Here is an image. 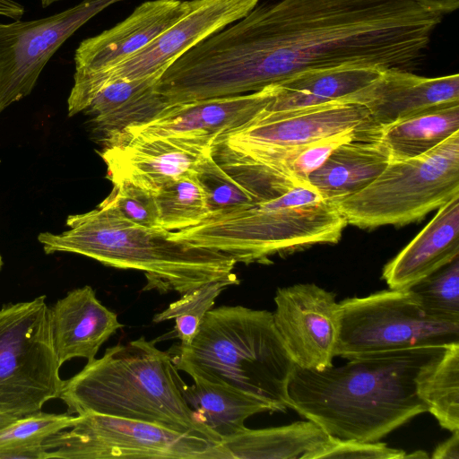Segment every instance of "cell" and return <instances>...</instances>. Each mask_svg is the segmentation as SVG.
Segmentation results:
<instances>
[{
  "mask_svg": "<svg viewBox=\"0 0 459 459\" xmlns=\"http://www.w3.org/2000/svg\"><path fill=\"white\" fill-rule=\"evenodd\" d=\"M441 20L414 0L264 3L182 55L159 89L175 105L254 92L343 65L411 71Z\"/></svg>",
  "mask_w": 459,
  "mask_h": 459,
  "instance_id": "obj_1",
  "label": "cell"
},
{
  "mask_svg": "<svg viewBox=\"0 0 459 459\" xmlns=\"http://www.w3.org/2000/svg\"><path fill=\"white\" fill-rule=\"evenodd\" d=\"M447 346L364 355L319 371L296 367L289 385L290 408L332 437L379 441L428 411L419 379Z\"/></svg>",
  "mask_w": 459,
  "mask_h": 459,
  "instance_id": "obj_2",
  "label": "cell"
},
{
  "mask_svg": "<svg viewBox=\"0 0 459 459\" xmlns=\"http://www.w3.org/2000/svg\"><path fill=\"white\" fill-rule=\"evenodd\" d=\"M69 230L38 236L47 255L67 252L92 258L105 265L144 273V290L180 295L202 285L238 280L230 255L170 238L169 231L132 222L116 209L98 208L67 217Z\"/></svg>",
  "mask_w": 459,
  "mask_h": 459,
  "instance_id": "obj_3",
  "label": "cell"
},
{
  "mask_svg": "<svg viewBox=\"0 0 459 459\" xmlns=\"http://www.w3.org/2000/svg\"><path fill=\"white\" fill-rule=\"evenodd\" d=\"M185 385L170 353L142 336L87 361L64 380L59 399L69 414L91 411L143 420L220 444L195 420L184 397Z\"/></svg>",
  "mask_w": 459,
  "mask_h": 459,
  "instance_id": "obj_4",
  "label": "cell"
},
{
  "mask_svg": "<svg viewBox=\"0 0 459 459\" xmlns=\"http://www.w3.org/2000/svg\"><path fill=\"white\" fill-rule=\"evenodd\" d=\"M172 360L193 380L227 386L273 409L290 408L295 364L274 325L273 313L243 306L212 307L189 345L175 348Z\"/></svg>",
  "mask_w": 459,
  "mask_h": 459,
  "instance_id": "obj_5",
  "label": "cell"
},
{
  "mask_svg": "<svg viewBox=\"0 0 459 459\" xmlns=\"http://www.w3.org/2000/svg\"><path fill=\"white\" fill-rule=\"evenodd\" d=\"M346 225L333 202L300 181L279 196L210 216L196 226L169 231V236L222 252L237 263L267 264L276 254L336 244Z\"/></svg>",
  "mask_w": 459,
  "mask_h": 459,
  "instance_id": "obj_6",
  "label": "cell"
},
{
  "mask_svg": "<svg viewBox=\"0 0 459 459\" xmlns=\"http://www.w3.org/2000/svg\"><path fill=\"white\" fill-rule=\"evenodd\" d=\"M459 195V132L420 156L390 160L360 191L334 201L347 224L364 229L420 221Z\"/></svg>",
  "mask_w": 459,
  "mask_h": 459,
  "instance_id": "obj_7",
  "label": "cell"
},
{
  "mask_svg": "<svg viewBox=\"0 0 459 459\" xmlns=\"http://www.w3.org/2000/svg\"><path fill=\"white\" fill-rule=\"evenodd\" d=\"M46 296L0 308V412L22 418L59 398L64 380Z\"/></svg>",
  "mask_w": 459,
  "mask_h": 459,
  "instance_id": "obj_8",
  "label": "cell"
},
{
  "mask_svg": "<svg viewBox=\"0 0 459 459\" xmlns=\"http://www.w3.org/2000/svg\"><path fill=\"white\" fill-rule=\"evenodd\" d=\"M44 443L43 459H227L220 444L153 423L96 412Z\"/></svg>",
  "mask_w": 459,
  "mask_h": 459,
  "instance_id": "obj_9",
  "label": "cell"
},
{
  "mask_svg": "<svg viewBox=\"0 0 459 459\" xmlns=\"http://www.w3.org/2000/svg\"><path fill=\"white\" fill-rule=\"evenodd\" d=\"M336 356L355 357L459 342V323L428 316L409 289L343 299Z\"/></svg>",
  "mask_w": 459,
  "mask_h": 459,
  "instance_id": "obj_10",
  "label": "cell"
},
{
  "mask_svg": "<svg viewBox=\"0 0 459 459\" xmlns=\"http://www.w3.org/2000/svg\"><path fill=\"white\" fill-rule=\"evenodd\" d=\"M260 0H192L190 9L148 46L109 70L74 80L68 116L85 111L97 92L117 80L162 75L182 55L199 42L238 22Z\"/></svg>",
  "mask_w": 459,
  "mask_h": 459,
  "instance_id": "obj_11",
  "label": "cell"
},
{
  "mask_svg": "<svg viewBox=\"0 0 459 459\" xmlns=\"http://www.w3.org/2000/svg\"><path fill=\"white\" fill-rule=\"evenodd\" d=\"M122 0H82L50 16L0 22V113L30 95L53 55L82 25Z\"/></svg>",
  "mask_w": 459,
  "mask_h": 459,
  "instance_id": "obj_12",
  "label": "cell"
},
{
  "mask_svg": "<svg viewBox=\"0 0 459 459\" xmlns=\"http://www.w3.org/2000/svg\"><path fill=\"white\" fill-rule=\"evenodd\" d=\"M274 302V325L295 366L318 371L333 366L342 324L335 295L299 283L279 288Z\"/></svg>",
  "mask_w": 459,
  "mask_h": 459,
  "instance_id": "obj_13",
  "label": "cell"
},
{
  "mask_svg": "<svg viewBox=\"0 0 459 459\" xmlns=\"http://www.w3.org/2000/svg\"><path fill=\"white\" fill-rule=\"evenodd\" d=\"M368 117L361 104L342 100L283 112H264L218 136L213 148L227 151L288 149L356 130Z\"/></svg>",
  "mask_w": 459,
  "mask_h": 459,
  "instance_id": "obj_14",
  "label": "cell"
},
{
  "mask_svg": "<svg viewBox=\"0 0 459 459\" xmlns=\"http://www.w3.org/2000/svg\"><path fill=\"white\" fill-rule=\"evenodd\" d=\"M216 137H107L100 156L112 183L126 181L152 194L191 173L212 151Z\"/></svg>",
  "mask_w": 459,
  "mask_h": 459,
  "instance_id": "obj_15",
  "label": "cell"
},
{
  "mask_svg": "<svg viewBox=\"0 0 459 459\" xmlns=\"http://www.w3.org/2000/svg\"><path fill=\"white\" fill-rule=\"evenodd\" d=\"M272 85L238 95L169 105L154 118L107 137L197 135L218 137L252 121L270 103Z\"/></svg>",
  "mask_w": 459,
  "mask_h": 459,
  "instance_id": "obj_16",
  "label": "cell"
},
{
  "mask_svg": "<svg viewBox=\"0 0 459 459\" xmlns=\"http://www.w3.org/2000/svg\"><path fill=\"white\" fill-rule=\"evenodd\" d=\"M192 0H150L124 21L82 40L74 53V80L87 78L124 62L148 46L191 7Z\"/></svg>",
  "mask_w": 459,
  "mask_h": 459,
  "instance_id": "obj_17",
  "label": "cell"
},
{
  "mask_svg": "<svg viewBox=\"0 0 459 459\" xmlns=\"http://www.w3.org/2000/svg\"><path fill=\"white\" fill-rule=\"evenodd\" d=\"M347 100L368 109L364 128L375 132L420 113L459 103V75L424 77L403 69H383L375 81Z\"/></svg>",
  "mask_w": 459,
  "mask_h": 459,
  "instance_id": "obj_18",
  "label": "cell"
},
{
  "mask_svg": "<svg viewBox=\"0 0 459 459\" xmlns=\"http://www.w3.org/2000/svg\"><path fill=\"white\" fill-rule=\"evenodd\" d=\"M52 341L60 366L95 359L101 345L124 325L97 299L91 286L74 289L49 307Z\"/></svg>",
  "mask_w": 459,
  "mask_h": 459,
  "instance_id": "obj_19",
  "label": "cell"
},
{
  "mask_svg": "<svg viewBox=\"0 0 459 459\" xmlns=\"http://www.w3.org/2000/svg\"><path fill=\"white\" fill-rule=\"evenodd\" d=\"M426 227L382 273L389 289H408L459 256V195L437 209Z\"/></svg>",
  "mask_w": 459,
  "mask_h": 459,
  "instance_id": "obj_20",
  "label": "cell"
},
{
  "mask_svg": "<svg viewBox=\"0 0 459 459\" xmlns=\"http://www.w3.org/2000/svg\"><path fill=\"white\" fill-rule=\"evenodd\" d=\"M389 154L377 133L361 128L328 156L307 179L332 202L351 195L369 185L389 163Z\"/></svg>",
  "mask_w": 459,
  "mask_h": 459,
  "instance_id": "obj_21",
  "label": "cell"
},
{
  "mask_svg": "<svg viewBox=\"0 0 459 459\" xmlns=\"http://www.w3.org/2000/svg\"><path fill=\"white\" fill-rule=\"evenodd\" d=\"M385 68L343 65L304 71L271 84L273 98L264 112H283L336 100L351 95L375 81Z\"/></svg>",
  "mask_w": 459,
  "mask_h": 459,
  "instance_id": "obj_22",
  "label": "cell"
},
{
  "mask_svg": "<svg viewBox=\"0 0 459 459\" xmlns=\"http://www.w3.org/2000/svg\"><path fill=\"white\" fill-rule=\"evenodd\" d=\"M160 77L110 82L97 92L85 112L107 135L147 122L168 107L155 89Z\"/></svg>",
  "mask_w": 459,
  "mask_h": 459,
  "instance_id": "obj_23",
  "label": "cell"
},
{
  "mask_svg": "<svg viewBox=\"0 0 459 459\" xmlns=\"http://www.w3.org/2000/svg\"><path fill=\"white\" fill-rule=\"evenodd\" d=\"M329 437L307 420L266 429L246 428L220 446L227 459H311Z\"/></svg>",
  "mask_w": 459,
  "mask_h": 459,
  "instance_id": "obj_24",
  "label": "cell"
},
{
  "mask_svg": "<svg viewBox=\"0 0 459 459\" xmlns=\"http://www.w3.org/2000/svg\"><path fill=\"white\" fill-rule=\"evenodd\" d=\"M183 394L195 420L220 443L243 431L246 420L252 415L273 411L267 403L242 392L200 380L186 384Z\"/></svg>",
  "mask_w": 459,
  "mask_h": 459,
  "instance_id": "obj_25",
  "label": "cell"
},
{
  "mask_svg": "<svg viewBox=\"0 0 459 459\" xmlns=\"http://www.w3.org/2000/svg\"><path fill=\"white\" fill-rule=\"evenodd\" d=\"M459 132V103L436 108L378 130L390 160L420 156Z\"/></svg>",
  "mask_w": 459,
  "mask_h": 459,
  "instance_id": "obj_26",
  "label": "cell"
},
{
  "mask_svg": "<svg viewBox=\"0 0 459 459\" xmlns=\"http://www.w3.org/2000/svg\"><path fill=\"white\" fill-rule=\"evenodd\" d=\"M419 394L442 428L451 432L459 429V342L448 345L423 371Z\"/></svg>",
  "mask_w": 459,
  "mask_h": 459,
  "instance_id": "obj_27",
  "label": "cell"
},
{
  "mask_svg": "<svg viewBox=\"0 0 459 459\" xmlns=\"http://www.w3.org/2000/svg\"><path fill=\"white\" fill-rule=\"evenodd\" d=\"M77 419L42 411L16 419L0 429V459H43L44 441L73 427Z\"/></svg>",
  "mask_w": 459,
  "mask_h": 459,
  "instance_id": "obj_28",
  "label": "cell"
},
{
  "mask_svg": "<svg viewBox=\"0 0 459 459\" xmlns=\"http://www.w3.org/2000/svg\"><path fill=\"white\" fill-rule=\"evenodd\" d=\"M154 197L159 226L165 230L191 228L210 216L206 193L195 173L169 182L158 190Z\"/></svg>",
  "mask_w": 459,
  "mask_h": 459,
  "instance_id": "obj_29",
  "label": "cell"
},
{
  "mask_svg": "<svg viewBox=\"0 0 459 459\" xmlns=\"http://www.w3.org/2000/svg\"><path fill=\"white\" fill-rule=\"evenodd\" d=\"M238 283V280H221L189 290L166 309L155 314L152 321L161 323L175 319V330L180 345H189L205 314L213 307L216 298L229 286Z\"/></svg>",
  "mask_w": 459,
  "mask_h": 459,
  "instance_id": "obj_30",
  "label": "cell"
},
{
  "mask_svg": "<svg viewBox=\"0 0 459 459\" xmlns=\"http://www.w3.org/2000/svg\"><path fill=\"white\" fill-rule=\"evenodd\" d=\"M408 289L428 316L459 323V256Z\"/></svg>",
  "mask_w": 459,
  "mask_h": 459,
  "instance_id": "obj_31",
  "label": "cell"
},
{
  "mask_svg": "<svg viewBox=\"0 0 459 459\" xmlns=\"http://www.w3.org/2000/svg\"><path fill=\"white\" fill-rule=\"evenodd\" d=\"M195 174L206 193L210 216L270 199L244 186L226 171L212 153L199 165Z\"/></svg>",
  "mask_w": 459,
  "mask_h": 459,
  "instance_id": "obj_32",
  "label": "cell"
},
{
  "mask_svg": "<svg viewBox=\"0 0 459 459\" xmlns=\"http://www.w3.org/2000/svg\"><path fill=\"white\" fill-rule=\"evenodd\" d=\"M101 204L116 209L127 220L140 226L160 228L154 194L133 183L126 181L113 183L111 193Z\"/></svg>",
  "mask_w": 459,
  "mask_h": 459,
  "instance_id": "obj_33",
  "label": "cell"
},
{
  "mask_svg": "<svg viewBox=\"0 0 459 459\" xmlns=\"http://www.w3.org/2000/svg\"><path fill=\"white\" fill-rule=\"evenodd\" d=\"M406 453L392 448L385 443L365 442L353 439H340L330 436L329 439L311 456L319 458H363V459H401Z\"/></svg>",
  "mask_w": 459,
  "mask_h": 459,
  "instance_id": "obj_34",
  "label": "cell"
},
{
  "mask_svg": "<svg viewBox=\"0 0 459 459\" xmlns=\"http://www.w3.org/2000/svg\"><path fill=\"white\" fill-rule=\"evenodd\" d=\"M434 459H459V429L437 446L431 455Z\"/></svg>",
  "mask_w": 459,
  "mask_h": 459,
  "instance_id": "obj_35",
  "label": "cell"
},
{
  "mask_svg": "<svg viewBox=\"0 0 459 459\" xmlns=\"http://www.w3.org/2000/svg\"><path fill=\"white\" fill-rule=\"evenodd\" d=\"M419 5L425 10L445 14L455 12L459 7V0H414Z\"/></svg>",
  "mask_w": 459,
  "mask_h": 459,
  "instance_id": "obj_36",
  "label": "cell"
},
{
  "mask_svg": "<svg viewBox=\"0 0 459 459\" xmlns=\"http://www.w3.org/2000/svg\"><path fill=\"white\" fill-rule=\"evenodd\" d=\"M17 418L4 414L0 412V429L8 424L13 422Z\"/></svg>",
  "mask_w": 459,
  "mask_h": 459,
  "instance_id": "obj_37",
  "label": "cell"
},
{
  "mask_svg": "<svg viewBox=\"0 0 459 459\" xmlns=\"http://www.w3.org/2000/svg\"><path fill=\"white\" fill-rule=\"evenodd\" d=\"M407 457H414V458H427L429 457L428 455L425 453V452H422V451H417V452H413V454L411 455H405L404 458H407Z\"/></svg>",
  "mask_w": 459,
  "mask_h": 459,
  "instance_id": "obj_38",
  "label": "cell"
},
{
  "mask_svg": "<svg viewBox=\"0 0 459 459\" xmlns=\"http://www.w3.org/2000/svg\"><path fill=\"white\" fill-rule=\"evenodd\" d=\"M40 1V4H41V6L43 8H46L56 2H59V1H62V0H39Z\"/></svg>",
  "mask_w": 459,
  "mask_h": 459,
  "instance_id": "obj_39",
  "label": "cell"
},
{
  "mask_svg": "<svg viewBox=\"0 0 459 459\" xmlns=\"http://www.w3.org/2000/svg\"><path fill=\"white\" fill-rule=\"evenodd\" d=\"M2 265H3V260H2V256L0 255V269H1Z\"/></svg>",
  "mask_w": 459,
  "mask_h": 459,
  "instance_id": "obj_40",
  "label": "cell"
}]
</instances>
